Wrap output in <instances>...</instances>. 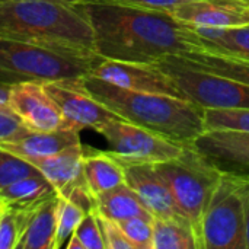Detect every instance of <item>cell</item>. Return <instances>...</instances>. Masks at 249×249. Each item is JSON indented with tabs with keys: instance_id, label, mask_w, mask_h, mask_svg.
Wrapping results in <instances>:
<instances>
[{
	"instance_id": "cell-1",
	"label": "cell",
	"mask_w": 249,
	"mask_h": 249,
	"mask_svg": "<svg viewBox=\"0 0 249 249\" xmlns=\"http://www.w3.org/2000/svg\"><path fill=\"white\" fill-rule=\"evenodd\" d=\"M80 6L93 32V51L102 58L153 64L200 50L191 26L171 12L105 0H83Z\"/></svg>"
},
{
	"instance_id": "cell-2",
	"label": "cell",
	"mask_w": 249,
	"mask_h": 249,
	"mask_svg": "<svg viewBox=\"0 0 249 249\" xmlns=\"http://www.w3.org/2000/svg\"><path fill=\"white\" fill-rule=\"evenodd\" d=\"M80 85L123 120L144 127L175 143L193 144L206 131L204 109L188 99L130 90L93 74L82 77Z\"/></svg>"
},
{
	"instance_id": "cell-3",
	"label": "cell",
	"mask_w": 249,
	"mask_h": 249,
	"mask_svg": "<svg viewBox=\"0 0 249 249\" xmlns=\"http://www.w3.org/2000/svg\"><path fill=\"white\" fill-rule=\"evenodd\" d=\"M0 38L95 53L80 1L0 0Z\"/></svg>"
},
{
	"instance_id": "cell-4",
	"label": "cell",
	"mask_w": 249,
	"mask_h": 249,
	"mask_svg": "<svg viewBox=\"0 0 249 249\" xmlns=\"http://www.w3.org/2000/svg\"><path fill=\"white\" fill-rule=\"evenodd\" d=\"M101 58L95 53L0 38V83L77 80L90 74Z\"/></svg>"
},
{
	"instance_id": "cell-5",
	"label": "cell",
	"mask_w": 249,
	"mask_h": 249,
	"mask_svg": "<svg viewBox=\"0 0 249 249\" xmlns=\"http://www.w3.org/2000/svg\"><path fill=\"white\" fill-rule=\"evenodd\" d=\"M155 168L168 185L177 207L191 223L201 249V220L222 171L194 144H184L178 158L155 163Z\"/></svg>"
},
{
	"instance_id": "cell-6",
	"label": "cell",
	"mask_w": 249,
	"mask_h": 249,
	"mask_svg": "<svg viewBox=\"0 0 249 249\" xmlns=\"http://www.w3.org/2000/svg\"><path fill=\"white\" fill-rule=\"evenodd\" d=\"M249 177L222 172L201 220V249H245Z\"/></svg>"
},
{
	"instance_id": "cell-7",
	"label": "cell",
	"mask_w": 249,
	"mask_h": 249,
	"mask_svg": "<svg viewBox=\"0 0 249 249\" xmlns=\"http://www.w3.org/2000/svg\"><path fill=\"white\" fill-rule=\"evenodd\" d=\"M182 95L201 109L249 108V85L201 69H196L182 55L172 54L155 63Z\"/></svg>"
},
{
	"instance_id": "cell-8",
	"label": "cell",
	"mask_w": 249,
	"mask_h": 249,
	"mask_svg": "<svg viewBox=\"0 0 249 249\" xmlns=\"http://www.w3.org/2000/svg\"><path fill=\"white\" fill-rule=\"evenodd\" d=\"M95 131L107 140L108 152L120 162L159 163L178 158L184 146L123 118L109 120Z\"/></svg>"
},
{
	"instance_id": "cell-9",
	"label": "cell",
	"mask_w": 249,
	"mask_h": 249,
	"mask_svg": "<svg viewBox=\"0 0 249 249\" xmlns=\"http://www.w3.org/2000/svg\"><path fill=\"white\" fill-rule=\"evenodd\" d=\"M42 86L58 105L67 127L71 130L79 133L85 128L96 130L109 120L121 118L95 99L80 85V79L47 82Z\"/></svg>"
},
{
	"instance_id": "cell-10",
	"label": "cell",
	"mask_w": 249,
	"mask_h": 249,
	"mask_svg": "<svg viewBox=\"0 0 249 249\" xmlns=\"http://www.w3.org/2000/svg\"><path fill=\"white\" fill-rule=\"evenodd\" d=\"M90 74L130 90L163 93L187 99L174 80L155 63L149 64L101 58Z\"/></svg>"
},
{
	"instance_id": "cell-11",
	"label": "cell",
	"mask_w": 249,
	"mask_h": 249,
	"mask_svg": "<svg viewBox=\"0 0 249 249\" xmlns=\"http://www.w3.org/2000/svg\"><path fill=\"white\" fill-rule=\"evenodd\" d=\"M9 108L31 131L69 128L58 105L47 93L42 83L25 82L13 85L9 96Z\"/></svg>"
},
{
	"instance_id": "cell-12",
	"label": "cell",
	"mask_w": 249,
	"mask_h": 249,
	"mask_svg": "<svg viewBox=\"0 0 249 249\" xmlns=\"http://www.w3.org/2000/svg\"><path fill=\"white\" fill-rule=\"evenodd\" d=\"M194 28H236L249 25L248 0H188L171 12Z\"/></svg>"
},
{
	"instance_id": "cell-13",
	"label": "cell",
	"mask_w": 249,
	"mask_h": 249,
	"mask_svg": "<svg viewBox=\"0 0 249 249\" xmlns=\"http://www.w3.org/2000/svg\"><path fill=\"white\" fill-rule=\"evenodd\" d=\"M193 144L222 172L249 177V133L206 130Z\"/></svg>"
},
{
	"instance_id": "cell-14",
	"label": "cell",
	"mask_w": 249,
	"mask_h": 249,
	"mask_svg": "<svg viewBox=\"0 0 249 249\" xmlns=\"http://www.w3.org/2000/svg\"><path fill=\"white\" fill-rule=\"evenodd\" d=\"M118 160V159H117ZM125 182L136 191L147 210L160 219H185L177 207L172 194L155 168L149 162H121ZM187 220V219H185Z\"/></svg>"
},
{
	"instance_id": "cell-15",
	"label": "cell",
	"mask_w": 249,
	"mask_h": 249,
	"mask_svg": "<svg viewBox=\"0 0 249 249\" xmlns=\"http://www.w3.org/2000/svg\"><path fill=\"white\" fill-rule=\"evenodd\" d=\"M83 144L67 147L53 156L26 159L31 162L55 188L57 194L66 197L74 187L85 184L83 174Z\"/></svg>"
},
{
	"instance_id": "cell-16",
	"label": "cell",
	"mask_w": 249,
	"mask_h": 249,
	"mask_svg": "<svg viewBox=\"0 0 249 249\" xmlns=\"http://www.w3.org/2000/svg\"><path fill=\"white\" fill-rule=\"evenodd\" d=\"M79 131L61 128L54 131H28L22 137L1 143L0 147L22 156L23 159L53 156L67 147L80 144Z\"/></svg>"
},
{
	"instance_id": "cell-17",
	"label": "cell",
	"mask_w": 249,
	"mask_h": 249,
	"mask_svg": "<svg viewBox=\"0 0 249 249\" xmlns=\"http://www.w3.org/2000/svg\"><path fill=\"white\" fill-rule=\"evenodd\" d=\"M83 152L85 179L95 197L125 182V172L123 163L117 160L108 150L104 152L83 146Z\"/></svg>"
},
{
	"instance_id": "cell-18",
	"label": "cell",
	"mask_w": 249,
	"mask_h": 249,
	"mask_svg": "<svg viewBox=\"0 0 249 249\" xmlns=\"http://www.w3.org/2000/svg\"><path fill=\"white\" fill-rule=\"evenodd\" d=\"M191 29L201 50L249 61V25L225 29L191 26Z\"/></svg>"
},
{
	"instance_id": "cell-19",
	"label": "cell",
	"mask_w": 249,
	"mask_h": 249,
	"mask_svg": "<svg viewBox=\"0 0 249 249\" xmlns=\"http://www.w3.org/2000/svg\"><path fill=\"white\" fill-rule=\"evenodd\" d=\"M60 196L54 194L32 213L18 249H53L57 232Z\"/></svg>"
},
{
	"instance_id": "cell-20",
	"label": "cell",
	"mask_w": 249,
	"mask_h": 249,
	"mask_svg": "<svg viewBox=\"0 0 249 249\" xmlns=\"http://www.w3.org/2000/svg\"><path fill=\"white\" fill-rule=\"evenodd\" d=\"M95 201L96 212L115 222H121L136 216L155 217L127 182H123L108 191L98 194L95 197Z\"/></svg>"
},
{
	"instance_id": "cell-21",
	"label": "cell",
	"mask_w": 249,
	"mask_h": 249,
	"mask_svg": "<svg viewBox=\"0 0 249 249\" xmlns=\"http://www.w3.org/2000/svg\"><path fill=\"white\" fill-rule=\"evenodd\" d=\"M54 194H57L55 188L42 174L22 178L0 190L4 206L23 210H34Z\"/></svg>"
},
{
	"instance_id": "cell-22",
	"label": "cell",
	"mask_w": 249,
	"mask_h": 249,
	"mask_svg": "<svg viewBox=\"0 0 249 249\" xmlns=\"http://www.w3.org/2000/svg\"><path fill=\"white\" fill-rule=\"evenodd\" d=\"M185 61L196 69H201L210 73H216L233 80H239L249 85V61L233 58L228 55H220L206 50H193L182 54Z\"/></svg>"
},
{
	"instance_id": "cell-23",
	"label": "cell",
	"mask_w": 249,
	"mask_h": 249,
	"mask_svg": "<svg viewBox=\"0 0 249 249\" xmlns=\"http://www.w3.org/2000/svg\"><path fill=\"white\" fill-rule=\"evenodd\" d=\"M152 249H200V244L188 220L155 217Z\"/></svg>"
},
{
	"instance_id": "cell-24",
	"label": "cell",
	"mask_w": 249,
	"mask_h": 249,
	"mask_svg": "<svg viewBox=\"0 0 249 249\" xmlns=\"http://www.w3.org/2000/svg\"><path fill=\"white\" fill-rule=\"evenodd\" d=\"M34 210L4 206L0 217V249H18Z\"/></svg>"
},
{
	"instance_id": "cell-25",
	"label": "cell",
	"mask_w": 249,
	"mask_h": 249,
	"mask_svg": "<svg viewBox=\"0 0 249 249\" xmlns=\"http://www.w3.org/2000/svg\"><path fill=\"white\" fill-rule=\"evenodd\" d=\"M206 130H233L249 133V108L204 109Z\"/></svg>"
},
{
	"instance_id": "cell-26",
	"label": "cell",
	"mask_w": 249,
	"mask_h": 249,
	"mask_svg": "<svg viewBox=\"0 0 249 249\" xmlns=\"http://www.w3.org/2000/svg\"><path fill=\"white\" fill-rule=\"evenodd\" d=\"M38 174L41 172L31 162L19 155H15L13 152L0 147V190L22 178Z\"/></svg>"
},
{
	"instance_id": "cell-27",
	"label": "cell",
	"mask_w": 249,
	"mask_h": 249,
	"mask_svg": "<svg viewBox=\"0 0 249 249\" xmlns=\"http://www.w3.org/2000/svg\"><path fill=\"white\" fill-rule=\"evenodd\" d=\"M85 212L74 204L73 201L60 196V210H58V220H57V232L54 239V248L60 249L66 245L69 238L74 233L76 228L85 217Z\"/></svg>"
},
{
	"instance_id": "cell-28",
	"label": "cell",
	"mask_w": 249,
	"mask_h": 249,
	"mask_svg": "<svg viewBox=\"0 0 249 249\" xmlns=\"http://www.w3.org/2000/svg\"><path fill=\"white\" fill-rule=\"evenodd\" d=\"M153 219L155 217H130L118 222L125 236L134 245V249H152L153 239Z\"/></svg>"
},
{
	"instance_id": "cell-29",
	"label": "cell",
	"mask_w": 249,
	"mask_h": 249,
	"mask_svg": "<svg viewBox=\"0 0 249 249\" xmlns=\"http://www.w3.org/2000/svg\"><path fill=\"white\" fill-rule=\"evenodd\" d=\"M74 235L79 238L85 249H107L102 231L98 222L96 210L85 214V217L76 228Z\"/></svg>"
},
{
	"instance_id": "cell-30",
	"label": "cell",
	"mask_w": 249,
	"mask_h": 249,
	"mask_svg": "<svg viewBox=\"0 0 249 249\" xmlns=\"http://www.w3.org/2000/svg\"><path fill=\"white\" fill-rule=\"evenodd\" d=\"M96 216H98V222L102 231V236H104L107 249H134V245L125 236L118 222L108 219L99 214L98 212H96Z\"/></svg>"
},
{
	"instance_id": "cell-31",
	"label": "cell",
	"mask_w": 249,
	"mask_h": 249,
	"mask_svg": "<svg viewBox=\"0 0 249 249\" xmlns=\"http://www.w3.org/2000/svg\"><path fill=\"white\" fill-rule=\"evenodd\" d=\"M28 131L29 130L9 107H0V144L16 140Z\"/></svg>"
},
{
	"instance_id": "cell-32",
	"label": "cell",
	"mask_w": 249,
	"mask_h": 249,
	"mask_svg": "<svg viewBox=\"0 0 249 249\" xmlns=\"http://www.w3.org/2000/svg\"><path fill=\"white\" fill-rule=\"evenodd\" d=\"M105 1L139 6V7H144V9H153V10L172 12L178 4H181L184 1H188V0H105Z\"/></svg>"
},
{
	"instance_id": "cell-33",
	"label": "cell",
	"mask_w": 249,
	"mask_h": 249,
	"mask_svg": "<svg viewBox=\"0 0 249 249\" xmlns=\"http://www.w3.org/2000/svg\"><path fill=\"white\" fill-rule=\"evenodd\" d=\"M245 249H249V184L245 198Z\"/></svg>"
},
{
	"instance_id": "cell-34",
	"label": "cell",
	"mask_w": 249,
	"mask_h": 249,
	"mask_svg": "<svg viewBox=\"0 0 249 249\" xmlns=\"http://www.w3.org/2000/svg\"><path fill=\"white\" fill-rule=\"evenodd\" d=\"M10 89H12V86L0 83V107H9Z\"/></svg>"
},
{
	"instance_id": "cell-35",
	"label": "cell",
	"mask_w": 249,
	"mask_h": 249,
	"mask_svg": "<svg viewBox=\"0 0 249 249\" xmlns=\"http://www.w3.org/2000/svg\"><path fill=\"white\" fill-rule=\"evenodd\" d=\"M67 249H85L83 248V245H82V242L79 241V238L73 233L70 238H69V241L66 242V245H64Z\"/></svg>"
},
{
	"instance_id": "cell-36",
	"label": "cell",
	"mask_w": 249,
	"mask_h": 249,
	"mask_svg": "<svg viewBox=\"0 0 249 249\" xmlns=\"http://www.w3.org/2000/svg\"><path fill=\"white\" fill-rule=\"evenodd\" d=\"M3 209H4V203H3V200H1V197H0V217H1Z\"/></svg>"
},
{
	"instance_id": "cell-37",
	"label": "cell",
	"mask_w": 249,
	"mask_h": 249,
	"mask_svg": "<svg viewBox=\"0 0 249 249\" xmlns=\"http://www.w3.org/2000/svg\"><path fill=\"white\" fill-rule=\"evenodd\" d=\"M66 1H83V0H66Z\"/></svg>"
},
{
	"instance_id": "cell-38",
	"label": "cell",
	"mask_w": 249,
	"mask_h": 249,
	"mask_svg": "<svg viewBox=\"0 0 249 249\" xmlns=\"http://www.w3.org/2000/svg\"><path fill=\"white\" fill-rule=\"evenodd\" d=\"M248 1H249V0H248Z\"/></svg>"
}]
</instances>
